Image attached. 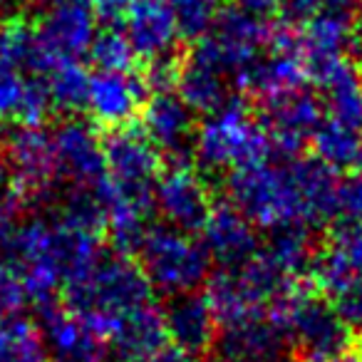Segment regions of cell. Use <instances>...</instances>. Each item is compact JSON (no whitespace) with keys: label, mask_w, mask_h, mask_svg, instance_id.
I'll return each instance as SVG.
<instances>
[{"label":"cell","mask_w":362,"mask_h":362,"mask_svg":"<svg viewBox=\"0 0 362 362\" xmlns=\"http://www.w3.org/2000/svg\"><path fill=\"white\" fill-rule=\"evenodd\" d=\"M100 194H67L60 211L23 218L6 243L25 283L28 300L42 313L55 308L62 288L75 286L105 256Z\"/></svg>","instance_id":"obj_1"},{"label":"cell","mask_w":362,"mask_h":362,"mask_svg":"<svg viewBox=\"0 0 362 362\" xmlns=\"http://www.w3.org/2000/svg\"><path fill=\"white\" fill-rule=\"evenodd\" d=\"M65 293L67 308L100 325L107 337L122 317L151 303V283L127 253H105L100 263Z\"/></svg>","instance_id":"obj_2"},{"label":"cell","mask_w":362,"mask_h":362,"mask_svg":"<svg viewBox=\"0 0 362 362\" xmlns=\"http://www.w3.org/2000/svg\"><path fill=\"white\" fill-rule=\"evenodd\" d=\"M273 141L266 127L256 122L241 102L231 100L221 110L204 117L192 141L197 166L209 174L238 171L268 161Z\"/></svg>","instance_id":"obj_3"},{"label":"cell","mask_w":362,"mask_h":362,"mask_svg":"<svg viewBox=\"0 0 362 362\" xmlns=\"http://www.w3.org/2000/svg\"><path fill=\"white\" fill-rule=\"evenodd\" d=\"M226 197L228 204L258 228L276 231L286 226H310L291 164L278 166L263 161L233 171L226 181Z\"/></svg>","instance_id":"obj_4"},{"label":"cell","mask_w":362,"mask_h":362,"mask_svg":"<svg viewBox=\"0 0 362 362\" xmlns=\"http://www.w3.org/2000/svg\"><path fill=\"white\" fill-rule=\"evenodd\" d=\"M266 313L305 362H335L347 355L352 332L337 317L332 303L320 300L305 288L293 286L283 291Z\"/></svg>","instance_id":"obj_5"},{"label":"cell","mask_w":362,"mask_h":362,"mask_svg":"<svg viewBox=\"0 0 362 362\" xmlns=\"http://www.w3.org/2000/svg\"><path fill=\"white\" fill-rule=\"evenodd\" d=\"M136 256L151 288L171 298L197 293V288L211 278V256L204 243L166 223L151 226L144 233Z\"/></svg>","instance_id":"obj_6"},{"label":"cell","mask_w":362,"mask_h":362,"mask_svg":"<svg viewBox=\"0 0 362 362\" xmlns=\"http://www.w3.org/2000/svg\"><path fill=\"white\" fill-rule=\"evenodd\" d=\"M300 286V283H298ZM293 288L286 283L261 253L236 268H221L206 283V300L216 315L218 325H228L241 317L263 313L276 296Z\"/></svg>","instance_id":"obj_7"},{"label":"cell","mask_w":362,"mask_h":362,"mask_svg":"<svg viewBox=\"0 0 362 362\" xmlns=\"http://www.w3.org/2000/svg\"><path fill=\"white\" fill-rule=\"evenodd\" d=\"M107 181L102 192L139 206H154V187L161 176V154L144 132L119 129L105 141Z\"/></svg>","instance_id":"obj_8"},{"label":"cell","mask_w":362,"mask_h":362,"mask_svg":"<svg viewBox=\"0 0 362 362\" xmlns=\"http://www.w3.org/2000/svg\"><path fill=\"white\" fill-rule=\"evenodd\" d=\"M271 35L273 25H268L266 21L248 16L238 8H228L218 16L211 30L197 40L192 55L221 75L236 80V75H241L271 45Z\"/></svg>","instance_id":"obj_9"},{"label":"cell","mask_w":362,"mask_h":362,"mask_svg":"<svg viewBox=\"0 0 362 362\" xmlns=\"http://www.w3.org/2000/svg\"><path fill=\"white\" fill-rule=\"evenodd\" d=\"M55 179L67 194H100L107 181V154L100 134L82 119H67L52 129Z\"/></svg>","instance_id":"obj_10"},{"label":"cell","mask_w":362,"mask_h":362,"mask_svg":"<svg viewBox=\"0 0 362 362\" xmlns=\"http://www.w3.org/2000/svg\"><path fill=\"white\" fill-rule=\"evenodd\" d=\"M308 77L310 72L300 52V37L291 25L283 23V28H273L271 45L241 75H236V85L261 102H268L305 87Z\"/></svg>","instance_id":"obj_11"},{"label":"cell","mask_w":362,"mask_h":362,"mask_svg":"<svg viewBox=\"0 0 362 362\" xmlns=\"http://www.w3.org/2000/svg\"><path fill=\"white\" fill-rule=\"evenodd\" d=\"M18 192L33 202L42 199L57 187L52 132L42 124H16L3 141V156Z\"/></svg>","instance_id":"obj_12"},{"label":"cell","mask_w":362,"mask_h":362,"mask_svg":"<svg viewBox=\"0 0 362 362\" xmlns=\"http://www.w3.org/2000/svg\"><path fill=\"white\" fill-rule=\"evenodd\" d=\"M154 206L159 209L166 226L184 233L202 231L214 211L204 176L184 161H176L161 171L154 187Z\"/></svg>","instance_id":"obj_13"},{"label":"cell","mask_w":362,"mask_h":362,"mask_svg":"<svg viewBox=\"0 0 362 362\" xmlns=\"http://www.w3.org/2000/svg\"><path fill=\"white\" fill-rule=\"evenodd\" d=\"M35 40L50 65L60 60H80L90 55L97 37L95 13L77 0H57L50 3L33 25Z\"/></svg>","instance_id":"obj_14"},{"label":"cell","mask_w":362,"mask_h":362,"mask_svg":"<svg viewBox=\"0 0 362 362\" xmlns=\"http://www.w3.org/2000/svg\"><path fill=\"white\" fill-rule=\"evenodd\" d=\"M273 149L296 156L322 124V100L308 87L286 92L276 100L263 102V119Z\"/></svg>","instance_id":"obj_15"},{"label":"cell","mask_w":362,"mask_h":362,"mask_svg":"<svg viewBox=\"0 0 362 362\" xmlns=\"http://www.w3.org/2000/svg\"><path fill=\"white\" fill-rule=\"evenodd\" d=\"M355 18L357 11L350 6V0H332L330 6H325L303 25L298 37H300V52L308 62V72L345 60L350 47L357 42Z\"/></svg>","instance_id":"obj_16"},{"label":"cell","mask_w":362,"mask_h":362,"mask_svg":"<svg viewBox=\"0 0 362 362\" xmlns=\"http://www.w3.org/2000/svg\"><path fill=\"white\" fill-rule=\"evenodd\" d=\"M42 315V330L52 362H107L112 342L100 325L72 308L55 305Z\"/></svg>","instance_id":"obj_17"},{"label":"cell","mask_w":362,"mask_h":362,"mask_svg":"<svg viewBox=\"0 0 362 362\" xmlns=\"http://www.w3.org/2000/svg\"><path fill=\"white\" fill-rule=\"evenodd\" d=\"M146 85L132 72H95L87 90V112L100 127L127 129L146 105Z\"/></svg>","instance_id":"obj_18"},{"label":"cell","mask_w":362,"mask_h":362,"mask_svg":"<svg viewBox=\"0 0 362 362\" xmlns=\"http://www.w3.org/2000/svg\"><path fill=\"white\" fill-rule=\"evenodd\" d=\"M52 112L47 87L8 52L0 40V122L42 124Z\"/></svg>","instance_id":"obj_19"},{"label":"cell","mask_w":362,"mask_h":362,"mask_svg":"<svg viewBox=\"0 0 362 362\" xmlns=\"http://www.w3.org/2000/svg\"><path fill=\"white\" fill-rule=\"evenodd\" d=\"M141 132L159 151L181 156V151H192L197 122L194 112L176 92H156L141 110Z\"/></svg>","instance_id":"obj_20"},{"label":"cell","mask_w":362,"mask_h":362,"mask_svg":"<svg viewBox=\"0 0 362 362\" xmlns=\"http://www.w3.org/2000/svg\"><path fill=\"white\" fill-rule=\"evenodd\" d=\"M202 243L211 261H218L223 268L243 266L261 251L256 226L228 202L214 206L206 226L202 228Z\"/></svg>","instance_id":"obj_21"},{"label":"cell","mask_w":362,"mask_h":362,"mask_svg":"<svg viewBox=\"0 0 362 362\" xmlns=\"http://www.w3.org/2000/svg\"><path fill=\"white\" fill-rule=\"evenodd\" d=\"M124 33L139 57H171L181 40L174 13L164 0H134L124 13Z\"/></svg>","instance_id":"obj_22"},{"label":"cell","mask_w":362,"mask_h":362,"mask_svg":"<svg viewBox=\"0 0 362 362\" xmlns=\"http://www.w3.org/2000/svg\"><path fill=\"white\" fill-rule=\"evenodd\" d=\"M218 345L231 362H278L288 347V337L263 310L221 325Z\"/></svg>","instance_id":"obj_23"},{"label":"cell","mask_w":362,"mask_h":362,"mask_svg":"<svg viewBox=\"0 0 362 362\" xmlns=\"http://www.w3.org/2000/svg\"><path fill=\"white\" fill-rule=\"evenodd\" d=\"M164 322L169 342L189 355H202L216 342L218 325L206 296L187 293L176 296L164 308Z\"/></svg>","instance_id":"obj_24"},{"label":"cell","mask_w":362,"mask_h":362,"mask_svg":"<svg viewBox=\"0 0 362 362\" xmlns=\"http://www.w3.org/2000/svg\"><path fill=\"white\" fill-rule=\"evenodd\" d=\"M320 87L322 110L327 119L362 132V72L350 60H337L310 72Z\"/></svg>","instance_id":"obj_25"},{"label":"cell","mask_w":362,"mask_h":362,"mask_svg":"<svg viewBox=\"0 0 362 362\" xmlns=\"http://www.w3.org/2000/svg\"><path fill=\"white\" fill-rule=\"evenodd\" d=\"M166 322L164 310L149 305L129 313L122 317L110 332V342L124 360L129 362H146L166 347Z\"/></svg>","instance_id":"obj_26"},{"label":"cell","mask_w":362,"mask_h":362,"mask_svg":"<svg viewBox=\"0 0 362 362\" xmlns=\"http://www.w3.org/2000/svg\"><path fill=\"white\" fill-rule=\"evenodd\" d=\"M258 253L283 281L291 283V286H298L300 276L303 273H310V266L315 261L310 226L276 228V231H271L268 243Z\"/></svg>","instance_id":"obj_27"},{"label":"cell","mask_w":362,"mask_h":362,"mask_svg":"<svg viewBox=\"0 0 362 362\" xmlns=\"http://www.w3.org/2000/svg\"><path fill=\"white\" fill-rule=\"evenodd\" d=\"M176 95L187 102L189 110L197 115H211V112L221 110L223 105L231 102V92H228V77L214 70L211 65L197 60L189 55L181 62L179 82H176Z\"/></svg>","instance_id":"obj_28"},{"label":"cell","mask_w":362,"mask_h":362,"mask_svg":"<svg viewBox=\"0 0 362 362\" xmlns=\"http://www.w3.org/2000/svg\"><path fill=\"white\" fill-rule=\"evenodd\" d=\"M293 174H296L298 187H300L303 202L308 209V221L325 223L335 218V204H337V171L325 166L320 159H298L293 161Z\"/></svg>","instance_id":"obj_29"},{"label":"cell","mask_w":362,"mask_h":362,"mask_svg":"<svg viewBox=\"0 0 362 362\" xmlns=\"http://www.w3.org/2000/svg\"><path fill=\"white\" fill-rule=\"evenodd\" d=\"M0 362H52L42 325L25 315L0 320Z\"/></svg>","instance_id":"obj_30"},{"label":"cell","mask_w":362,"mask_h":362,"mask_svg":"<svg viewBox=\"0 0 362 362\" xmlns=\"http://www.w3.org/2000/svg\"><path fill=\"white\" fill-rule=\"evenodd\" d=\"M313 151L332 171H345L352 166H362V132L337 124L332 119H322L313 134Z\"/></svg>","instance_id":"obj_31"},{"label":"cell","mask_w":362,"mask_h":362,"mask_svg":"<svg viewBox=\"0 0 362 362\" xmlns=\"http://www.w3.org/2000/svg\"><path fill=\"white\" fill-rule=\"evenodd\" d=\"M90 72L85 70L80 60H60L47 67L42 82L47 87L52 110L57 112H77L85 107L87 90H90Z\"/></svg>","instance_id":"obj_32"},{"label":"cell","mask_w":362,"mask_h":362,"mask_svg":"<svg viewBox=\"0 0 362 362\" xmlns=\"http://www.w3.org/2000/svg\"><path fill=\"white\" fill-rule=\"evenodd\" d=\"M164 3L174 13L181 37L189 40H202L218 21V16L226 11L223 8L226 0H164Z\"/></svg>","instance_id":"obj_33"},{"label":"cell","mask_w":362,"mask_h":362,"mask_svg":"<svg viewBox=\"0 0 362 362\" xmlns=\"http://www.w3.org/2000/svg\"><path fill=\"white\" fill-rule=\"evenodd\" d=\"M90 57L97 65V72H132L136 52L124 30L105 28V30L97 33Z\"/></svg>","instance_id":"obj_34"},{"label":"cell","mask_w":362,"mask_h":362,"mask_svg":"<svg viewBox=\"0 0 362 362\" xmlns=\"http://www.w3.org/2000/svg\"><path fill=\"white\" fill-rule=\"evenodd\" d=\"M25 204L28 199L18 192L6 164L0 161V246L3 248H6V243L11 241L13 233L23 223V206Z\"/></svg>","instance_id":"obj_35"},{"label":"cell","mask_w":362,"mask_h":362,"mask_svg":"<svg viewBox=\"0 0 362 362\" xmlns=\"http://www.w3.org/2000/svg\"><path fill=\"white\" fill-rule=\"evenodd\" d=\"M28 293L23 276L13 258L0 251V320L13 315H21V308L25 305Z\"/></svg>","instance_id":"obj_36"},{"label":"cell","mask_w":362,"mask_h":362,"mask_svg":"<svg viewBox=\"0 0 362 362\" xmlns=\"http://www.w3.org/2000/svg\"><path fill=\"white\" fill-rule=\"evenodd\" d=\"M355 283H362V226H340L327 243Z\"/></svg>","instance_id":"obj_37"},{"label":"cell","mask_w":362,"mask_h":362,"mask_svg":"<svg viewBox=\"0 0 362 362\" xmlns=\"http://www.w3.org/2000/svg\"><path fill=\"white\" fill-rule=\"evenodd\" d=\"M335 218L340 226H362V171L340 179Z\"/></svg>","instance_id":"obj_38"},{"label":"cell","mask_w":362,"mask_h":362,"mask_svg":"<svg viewBox=\"0 0 362 362\" xmlns=\"http://www.w3.org/2000/svg\"><path fill=\"white\" fill-rule=\"evenodd\" d=\"M332 308L352 335H362V283H355V286L337 293L332 298Z\"/></svg>","instance_id":"obj_39"},{"label":"cell","mask_w":362,"mask_h":362,"mask_svg":"<svg viewBox=\"0 0 362 362\" xmlns=\"http://www.w3.org/2000/svg\"><path fill=\"white\" fill-rule=\"evenodd\" d=\"M179 72H181V62L171 57H161V60H151L146 65V75H144V85L146 90H151V95L156 92H171L179 82Z\"/></svg>","instance_id":"obj_40"},{"label":"cell","mask_w":362,"mask_h":362,"mask_svg":"<svg viewBox=\"0 0 362 362\" xmlns=\"http://www.w3.org/2000/svg\"><path fill=\"white\" fill-rule=\"evenodd\" d=\"M332 0H281V16L283 23L291 28L305 25L310 18H315Z\"/></svg>","instance_id":"obj_41"},{"label":"cell","mask_w":362,"mask_h":362,"mask_svg":"<svg viewBox=\"0 0 362 362\" xmlns=\"http://www.w3.org/2000/svg\"><path fill=\"white\" fill-rule=\"evenodd\" d=\"M236 8L263 21V18H268L271 13L281 11V0H236Z\"/></svg>","instance_id":"obj_42"},{"label":"cell","mask_w":362,"mask_h":362,"mask_svg":"<svg viewBox=\"0 0 362 362\" xmlns=\"http://www.w3.org/2000/svg\"><path fill=\"white\" fill-rule=\"evenodd\" d=\"M146 362H197V360H194V355H189V352H184V350H179V347L171 345V347L159 350L151 360H146Z\"/></svg>","instance_id":"obj_43"},{"label":"cell","mask_w":362,"mask_h":362,"mask_svg":"<svg viewBox=\"0 0 362 362\" xmlns=\"http://www.w3.org/2000/svg\"><path fill=\"white\" fill-rule=\"evenodd\" d=\"M134 0H92V6L97 8L100 13H105V16H122V13H127V8L132 6Z\"/></svg>","instance_id":"obj_44"},{"label":"cell","mask_w":362,"mask_h":362,"mask_svg":"<svg viewBox=\"0 0 362 362\" xmlns=\"http://www.w3.org/2000/svg\"><path fill=\"white\" fill-rule=\"evenodd\" d=\"M355 35H357V45L362 47V6L357 11V18H355Z\"/></svg>","instance_id":"obj_45"},{"label":"cell","mask_w":362,"mask_h":362,"mask_svg":"<svg viewBox=\"0 0 362 362\" xmlns=\"http://www.w3.org/2000/svg\"><path fill=\"white\" fill-rule=\"evenodd\" d=\"M23 6H45L47 8V3H52V0H21Z\"/></svg>","instance_id":"obj_46"},{"label":"cell","mask_w":362,"mask_h":362,"mask_svg":"<svg viewBox=\"0 0 362 362\" xmlns=\"http://www.w3.org/2000/svg\"><path fill=\"white\" fill-rule=\"evenodd\" d=\"M335 362H360V360H355V357L345 355V357H340V360H335Z\"/></svg>","instance_id":"obj_47"},{"label":"cell","mask_w":362,"mask_h":362,"mask_svg":"<svg viewBox=\"0 0 362 362\" xmlns=\"http://www.w3.org/2000/svg\"><path fill=\"white\" fill-rule=\"evenodd\" d=\"M209 362H231V360H228V357H214V360H209Z\"/></svg>","instance_id":"obj_48"},{"label":"cell","mask_w":362,"mask_h":362,"mask_svg":"<svg viewBox=\"0 0 362 362\" xmlns=\"http://www.w3.org/2000/svg\"><path fill=\"white\" fill-rule=\"evenodd\" d=\"M8 3H11V0H0V13L6 11V8H8Z\"/></svg>","instance_id":"obj_49"},{"label":"cell","mask_w":362,"mask_h":362,"mask_svg":"<svg viewBox=\"0 0 362 362\" xmlns=\"http://www.w3.org/2000/svg\"><path fill=\"white\" fill-rule=\"evenodd\" d=\"M77 3H85V6H92V0H77Z\"/></svg>","instance_id":"obj_50"},{"label":"cell","mask_w":362,"mask_h":362,"mask_svg":"<svg viewBox=\"0 0 362 362\" xmlns=\"http://www.w3.org/2000/svg\"><path fill=\"white\" fill-rule=\"evenodd\" d=\"M360 169H362V166H360Z\"/></svg>","instance_id":"obj_51"}]
</instances>
